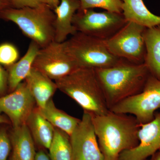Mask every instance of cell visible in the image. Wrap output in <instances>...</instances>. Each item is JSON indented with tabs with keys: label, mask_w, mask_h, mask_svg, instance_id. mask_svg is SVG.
<instances>
[{
	"label": "cell",
	"mask_w": 160,
	"mask_h": 160,
	"mask_svg": "<svg viewBox=\"0 0 160 160\" xmlns=\"http://www.w3.org/2000/svg\"><path fill=\"white\" fill-rule=\"evenodd\" d=\"M143 37L146 49L144 64L150 74L160 79V25L146 28Z\"/></svg>",
	"instance_id": "17"
},
{
	"label": "cell",
	"mask_w": 160,
	"mask_h": 160,
	"mask_svg": "<svg viewBox=\"0 0 160 160\" xmlns=\"http://www.w3.org/2000/svg\"><path fill=\"white\" fill-rule=\"evenodd\" d=\"M8 72L0 64V97L8 94Z\"/></svg>",
	"instance_id": "26"
},
{
	"label": "cell",
	"mask_w": 160,
	"mask_h": 160,
	"mask_svg": "<svg viewBox=\"0 0 160 160\" xmlns=\"http://www.w3.org/2000/svg\"></svg>",
	"instance_id": "33"
},
{
	"label": "cell",
	"mask_w": 160,
	"mask_h": 160,
	"mask_svg": "<svg viewBox=\"0 0 160 160\" xmlns=\"http://www.w3.org/2000/svg\"><path fill=\"white\" fill-rule=\"evenodd\" d=\"M122 14L127 22H132L146 28L160 25V16L152 13L143 0H122Z\"/></svg>",
	"instance_id": "18"
},
{
	"label": "cell",
	"mask_w": 160,
	"mask_h": 160,
	"mask_svg": "<svg viewBox=\"0 0 160 160\" xmlns=\"http://www.w3.org/2000/svg\"><path fill=\"white\" fill-rule=\"evenodd\" d=\"M160 107V79L149 75L142 91L123 100L109 110L132 115L140 125L151 122Z\"/></svg>",
	"instance_id": "6"
},
{
	"label": "cell",
	"mask_w": 160,
	"mask_h": 160,
	"mask_svg": "<svg viewBox=\"0 0 160 160\" xmlns=\"http://www.w3.org/2000/svg\"><path fill=\"white\" fill-rule=\"evenodd\" d=\"M149 160H160V150H159L152 155Z\"/></svg>",
	"instance_id": "31"
},
{
	"label": "cell",
	"mask_w": 160,
	"mask_h": 160,
	"mask_svg": "<svg viewBox=\"0 0 160 160\" xmlns=\"http://www.w3.org/2000/svg\"><path fill=\"white\" fill-rule=\"evenodd\" d=\"M138 138V146L121 152L118 160H146L160 150V112L151 122L140 125Z\"/></svg>",
	"instance_id": "12"
},
{
	"label": "cell",
	"mask_w": 160,
	"mask_h": 160,
	"mask_svg": "<svg viewBox=\"0 0 160 160\" xmlns=\"http://www.w3.org/2000/svg\"><path fill=\"white\" fill-rule=\"evenodd\" d=\"M3 124H8L11 126L10 120L6 115L0 113V125Z\"/></svg>",
	"instance_id": "30"
},
{
	"label": "cell",
	"mask_w": 160,
	"mask_h": 160,
	"mask_svg": "<svg viewBox=\"0 0 160 160\" xmlns=\"http://www.w3.org/2000/svg\"><path fill=\"white\" fill-rule=\"evenodd\" d=\"M159 109H160V108H159Z\"/></svg>",
	"instance_id": "32"
},
{
	"label": "cell",
	"mask_w": 160,
	"mask_h": 160,
	"mask_svg": "<svg viewBox=\"0 0 160 160\" xmlns=\"http://www.w3.org/2000/svg\"><path fill=\"white\" fill-rule=\"evenodd\" d=\"M9 134L11 151L8 160H35V143L26 125L11 126Z\"/></svg>",
	"instance_id": "14"
},
{
	"label": "cell",
	"mask_w": 160,
	"mask_h": 160,
	"mask_svg": "<svg viewBox=\"0 0 160 160\" xmlns=\"http://www.w3.org/2000/svg\"><path fill=\"white\" fill-rule=\"evenodd\" d=\"M95 70L109 110L142 91L150 74L144 63L138 65L122 59L112 67Z\"/></svg>",
	"instance_id": "2"
},
{
	"label": "cell",
	"mask_w": 160,
	"mask_h": 160,
	"mask_svg": "<svg viewBox=\"0 0 160 160\" xmlns=\"http://www.w3.org/2000/svg\"><path fill=\"white\" fill-rule=\"evenodd\" d=\"M32 68L55 81L65 77L79 67L67 52L64 43L53 41L39 49Z\"/></svg>",
	"instance_id": "9"
},
{
	"label": "cell",
	"mask_w": 160,
	"mask_h": 160,
	"mask_svg": "<svg viewBox=\"0 0 160 160\" xmlns=\"http://www.w3.org/2000/svg\"><path fill=\"white\" fill-rule=\"evenodd\" d=\"M24 81L39 108L45 107L58 89L55 81L33 68Z\"/></svg>",
	"instance_id": "15"
},
{
	"label": "cell",
	"mask_w": 160,
	"mask_h": 160,
	"mask_svg": "<svg viewBox=\"0 0 160 160\" xmlns=\"http://www.w3.org/2000/svg\"><path fill=\"white\" fill-rule=\"evenodd\" d=\"M69 137L73 160H104L89 112L84 111L82 119Z\"/></svg>",
	"instance_id": "11"
},
{
	"label": "cell",
	"mask_w": 160,
	"mask_h": 160,
	"mask_svg": "<svg viewBox=\"0 0 160 160\" xmlns=\"http://www.w3.org/2000/svg\"><path fill=\"white\" fill-rule=\"evenodd\" d=\"M35 143L49 149L54 137L55 127L40 114L35 107L26 124Z\"/></svg>",
	"instance_id": "19"
},
{
	"label": "cell",
	"mask_w": 160,
	"mask_h": 160,
	"mask_svg": "<svg viewBox=\"0 0 160 160\" xmlns=\"http://www.w3.org/2000/svg\"><path fill=\"white\" fill-rule=\"evenodd\" d=\"M19 57L17 48L9 43L0 45V64L6 67L17 62Z\"/></svg>",
	"instance_id": "23"
},
{
	"label": "cell",
	"mask_w": 160,
	"mask_h": 160,
	"mask_svg": "<svg viewBox=\"0 0 160 160\" xmlns=\"http://www.w3.org/2000/svg\"><path fill=\"white\" fill-rule=\"evenodd\" d=\"M40 49L38 45L32 41L25 55L13 65L7 67L8 93L14 91L20 83L24 81L28 76Z\"/></svg>",
	"instance_id": "16"
},
{
	"label": "cell",
	"mask_w": 160,
	"mask_h": 160,
	"mask_svg": "<svg viewBox=\"0 0 160 160\" xmlns=\"http://www.w3.org/2000/svg\"><path fill=\"white\" fill-rule=\"evenodd\" d=\"M80 0H60V3L53 10L56 14L54 41L62 43L69 35L77 31L72 24L73 16L80 9Z\"/></svg>",
	"instance_id": "13"
},
{
	"label": "cell",
	"mask_w": 160,
	"mask_h": 160,
	"mask_svg": "<svg viewBox=\"0 0 160 160\" xmlns=\"http://www.w3.org/2000/svg\"><path fill=\"white\" fill-rule=\"evenodd\" d=\"M56 18L54 11L44 3L36 7H11L3 12L1 17L2 19L16 24L40 49L54 41Z\"/></svg>",
	"instance_id": "4"
},
{
	"label": "cell",
	"mask_w": 160,
	"mask_h": 160,
	"mask_svg": "<svg viewBox=\"0 0 160 160\" xmlns=\"http://www.w3.org/2000/svg\"><path fill=\"white\" fill-rule=\"evenodd\" d=\"M146 28L136 23L127 22L113 36L106 40L108 49L121 59L133 64H144L146 49L143 34Z\"/></svg>",
	"instance_id": "8"
},
{
	"label": "cell",
	"mask_w": 160,
	"mask_h": 160,
	"mask_svg": "<svg viewBox=\"0 0 160 160\" xmlns=\"http://www.w3.org/2000/svg\"><path fill=\"white\" fill-rule=\"evenodd\" d=\"M36 109L40 114L51 123L55 128L65 132L69 136L79 123L80 120L67 114L56 107L52 98L45 107Z\"/></svg>",
	"instance_id": "20"
},
{
	"label": "cell",
	"mask_w": 160,
	"mask_h": 160,
	"mask_svg": "<svg viewBox=\"0 0 160 160\" xmlns=\"http://www.w3.org/2000/svg\"><path fill=\"white\" fill-rule=\"evenodd\" d=\"M42 1L43 3H46L53 10L60 3V0H42Z\"/></svg>",
	"instance_id": "29"
},
{
	"label": "cell",
	"mask_w": 160,
	"mask_h": 160,
	"mask_svg": "<svg viewBox=\"0 0 160 160\" xmlns=\"http://www.w3.org/2000/svg\"><path fill=\"white\" fill-rule=\"evenodd\" d=\"M11 126L0 125V160H8L11 151L9 131Z\"/></svg>",
	"instance_id": "24"
},
{
	"label": "cell",
	"mask_w": 160,
	"mask_h": 160,
	"mask_svg": "<svg viewBox=\"0 0 160 160\" xmlns=\"http://www.w3.org/2000/svg\"><path fill=\"white\" fill-rule=\"evenodd\" d=\"M35 160H51L49 155L42 149L36 152Z\"/></svg>",
	"instance_id": "28"
},
{
	"label": "cell",
	"mask_w": 160,
	"mask_h": 160,
	"mask_svg": "<svg viewBox=\"0 0 160 160\" xmlns=\"http://www.w3.org/2000/svg\"><path fill=\"white\" fill-rule=\"evenodd\" d=\"M49 150L51 160H73L69 136L58 128Z\"/></svg>",
	"instance_id": "21"
},
{
	"label": "cell",
	"mask_w": 160,
	"mask_h": 160,
	"mask_svg": "<svg viewBox=\"0 0 160 160\" xmlns=\"http://www.w3.org/2000/svg\"><path fill=\"white\" fill-rule=\"evenodd\" d=\"M36 105L29 87L23 81L14 91L0 97V113L6 115L12 127L15 128L26 125Z\"/></svg>",
	"instance_id": "10"
},
{
	"label": "cell",
	"mask_w": 160,
	"mask_h": 160,
	"mask_svg": "<svg viewBox=\"0 0 160 160\" xmlns=\"http://www.w3.org/2000/svg\"><path fill=\"white\" fill-rule=\"evenodd\" d=\"M58 89L92 115H102L109 111L95 70L79 68L65 77L55 81Z\"/></svg>",
	"instance_id": "3"
},
{
	"label": "cell",
	"mask_w": 160,
	"mask_h": 160,
	"mask_svg": "<svg viewBox=\"0 0 160 160\" xmlns=\"http://www.w3.org/2000/svg\"><path fill=\"white\" fill-rule=\"evenodd\" d=\"M64 43L79 68L105 69L115 66L122 60L110 52L105 40L79 32Z\"/></svg>",
	"instance_id": "5"
},
{
	"label": "cell",
	"mask_w": 160,
	"mask_h": 160,
	"mask_svg": "<svg viewBox=\"0 0 160 160\" xmlns=\"http://www.w3.org/2000/svg\"><path fill=\"white\" fill-rule=\"evenodd\" d=\"M80 9L102 8L107 11L122 13L123 2L122 0H80Z\"/></svg>",
	"instance_id": "22"
},
{
	"label": "cell",
	"mask_w": 160,
	"mask_h": 160,
	"mask_svg": "<svg viewBox=\"0 0 160 160\" xmlns=\"http://www.w3.org/2000/svg\"><path fill=\"white\" fill-rule=\"evenodd\" d=\"M127 22L122 13L97 12L92 9H79L72 24L77 32L100 39H109Z\"/></svg>",
	"instance_id": "7"
},
{
	"label": "cell",
	"mask_w": 160,
	"mask_h": 160,
	"mask_svg": "<svg viewBox=\"0 0 160 160\" xmlns=\"http://www.w3.org/2000/svg\"><path fill=\"white\" fill-rule=\"evenodd\" d=\"M91 115L104 160H118L121 152L138 146L140 125L133 116L111 110Z\"/></svg>",
	"instance_id": "1"
},
{
	"label": "cell",
	"mask_w": 160,
	"mask_h": 160,
	"mask_svg": "<svg viewBox=\"0 0 160 160\" xmlns=\"http://www.w3.org/2000/svg\"><path fill=\"white\" fill-rule=\"evenodd\" d=\"M12 7V4L10 0H0V20L2 13L6 9Z\"/></svg>",
	"instance_id": "27"
},
{
	"label": "cell",
	"mask_w": 160,
	"mask_h": 160,
	"mask_svg": "<svg viewBox=\"0 0 160 160\" xmlns=\"http://www.w3.org/2000/svg\"><path fill=\"white\" fill-rule=\"evenodd\" d=\"M12 8L21 9L24 7H36L43 3L42 0H10Z\"/></svg>",
	"instance_id": "25"
}]
</instances>
